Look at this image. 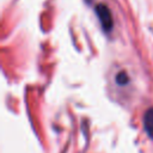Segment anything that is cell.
<instances>
[{
  "label": "cell",
  "mask_w": 153,
  "mask_h": 153,
  "mask_svg": "<svg viewBox=\"0 0 153 153\" xmlns=\"http://www.w3.org/2000/svg\"><path fill=\"white\" fill-rule=\"evenodd\" d=\"M94 11L97 13V17L102 24V27L104 31L109 32L112 29V17H111V12L109 10V7L104 4H98L94 7Z\"/></svg>",
  "instance_id": "1"
},
{
  "label": "cell",
  "mask_w": 153,
  "mask_h": 153,
  "mask_svg": "<svg viewBox=\"0 0 153 153\" xmlns=\"http://www.w3.org/2000/svg\"><path fill=\"white\" fill-rule=\"evenodd\" d=\"M143 126L151 137H153V109L148 110L143 117Z\"/></svg>",
  "instance_id": "2"
}]
</instances>
